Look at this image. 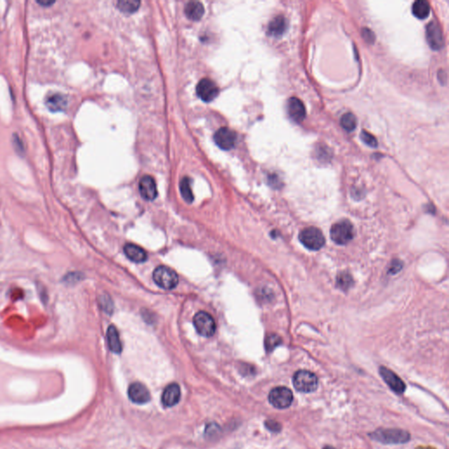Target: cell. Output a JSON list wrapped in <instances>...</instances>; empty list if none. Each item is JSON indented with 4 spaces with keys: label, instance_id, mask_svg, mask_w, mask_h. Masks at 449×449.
Returning a JSON list of instances; mask_svg holds the SVG:
<instances>
[{
    "label": "cell",
    "instance_id": "6da1fadb",
    "mask_svg": "<svg viewBox=\"0 0 449 449\" xmlns=\"http://www.w3.org/2000/svg\"><path fill=\"white\" fill-rule=\"evenodd\" d=\"M330 235L336 244H348L355 236L354 226L348 219L336 222L335 224H332Z\"/></svg>",
    "mask_w": 449,
    "mask_h": 449
},
{
    "label": "cell",
    "instance_id": "7a4b0ae2",
    "mask_svg": "<svg viewBox=\"0 0 449 449\" xmlns=\"http://www.w3.org/2000/svg\"><path fill=\"white\" fill-rule=\"evenodd\" d=\"M371 438L384 444H400L410 439V434L401 429H378L371 434Z\"/></svg>",
    "mask_w": 449,
    "mask_h": 449
},
{
    "label": "cell",
    "instance_id": "3957f363",
    "mask_svg": "<svg viewBox=\"0 0 449 449\" xmlns=\"http://www.w3.org/2000/svg\"><path fill=\"white\" fill-rule=\"evenodd\" d=\"M153 279L164 290H172L178 284V276L175 270L167 266H159L154 270Z\"/></svg>",
    "mask_w": 449,
    "mask_h": 449
},
{
    "label": "cell",
    "instance_id": "277c9868",
    "mask_svg": "<svg viewBox=\"0 0 449 449\" xmlns=\"http://www.w3.org/2000/svg\"><path fill=\"white\" fill-rule=\"evenodd\" d=\"M300 241L310 250H319L325 244V237L319 228H307L300 232Z\"/></svg>",
    "mask_w": 449,
    "mask_h": 449
},
{
    "label": "cell",
    "instance_id": "5b68a950",
    "mask_svg": "<svg viewBox=\"0 0 449 449\" xmlns=\"http://www.w3.org/2000/svg\"><path fill=\"white\" fill-rule=\"evenodd\" d=\"M293 385L296 391L310 393L316 391L318 387V378L310 371H297L293 377Z\"/></svg>",
    "mask_w": 449,
    "mask_h": 449
},
{
    "label": "cell",
    "instance_id": "8992f818",
    "mask_svg": "<svg viewBox=\"0 0 449 449\" xmlns=\"http://www.w3.org/2000/svg\"><path fill=\"white\" fill-rule=\"evenodd\" d=\"M193 324L197 332L204 337H212L216 331L214 319L209 313L199 312L194 316Z\"/></svg>",
    "mask_w": 449,
    "mask_h": 449
},
{
    "label": "cell",
    "instance_id": "52a82bcc",
    "mask_svg": "<svg viewBox=\"0 0 449 449\" xmlns=\"http://www.w3.org/2000/svg\"><path fill=\"white\" fill-rule=\"evenodd\" d=\"M269 400L270 404L277 409H285L290 406L292 403V392L288 388H275L270 391Z\"/></svg>",
    "mask_w": 449,
    "mask_h": 449
},
{
    "label": "cell",
    "instance_id": "ba28073f",
    "mask_svg": "<svg viewBox=\"0 0 449 449\" xmlns=\"http://www.w3.org/2000/svg\"><path fill=\"white\" fill-rule=\"evenodd\" d=\"M237 135L236 133L228 127L219 128L214 134V141L216 145L223 150L233 148L236 144Z\"/></svg>",
    "mask_w": 449,
    "mask_h": 449
},
{
    "label": "cell",
    "instance_id": "9c48e42d",
    "mask_svg": "<svg viewBox=\"0 0 449 449\" xmlns=\"http://www.w3.org/2000/svg\"><path fill=\"white\" fill-rule=\"evenodd\" d=\"M218 93L219 89L211 79H203L197 85V94L203 101H212L218 97Z\"/></svg>",
    "mask_w": 449,
    "mask_h": 449
},
{
    "label": "cell",
    "instance_id": "30bf717a",
    "mask_svg": "<svg viewBox=\"0 0 449 449\" xmlns=\"http://www.w3.org/2000/svg\"><path fill=\"white\" fill-rule=\"evenodd\" d=\"M426 35L428 45L433 50H439L444 47L442 31L435 21H431L427 25Z\"/></svg>",
    "mask_w": 449,
    "mask_h": 449
},
{
    "label": "cell",
    "instance_id": "8fae6325",
    "mask_svg": "<svg viewBox=\"0 0 449 449\" xmlns=\"http://www.w3.org/2000/svg\"><path fill=\"white\" fill-rule=\"evenodd\" d=\"M379 372L384 381L389 385V387L391 388L392 391L397 394L404 393L405 391V384L397 375L390 370L389 368L384 367H381Z\"/></svg>",
    "mask_w": 449,
    "mask_h": 449
},
{
    "label": "cell",
    "instance_id": "7c38bea8",
    "mask_svg": "<svg viewBox=\"0 0 449 449\" xmlns=\"http://www.w3.org/2000/svg\"><path fill=\"white\" fill-rule=\"evenodd\" d=\"M128 396L132 402L136 404H145L150 400L149 391L140 383H134L128 389Z\"/></svg>",
    "mask_w": 449,
    "mask_h": 449
},
{
    "label": "cell",
    "instance_id": "4fadbf2b",
    "mask_svg": "<svg viewBox=\"0 0 449 449\" xmlns=\"http://www.w3.org/2000/svg\"><path fill=\"white\" fill-rule=\"evenodd\" d=\"M139 190L141 197L147 201H152L157 197V183L153 177L148 175L140 179Z\"/></svg>",
    "mask_w": 449,
    "mask_h": 449
},
{
    "label": "cell",
    "instance_id": "5bb4252c",
    "mask_svg": "<svg viewBox=\"0 0 449 449\" xmlns=\"http://www.w3.org/2000/svg\"><path fill=\"white\" fill-rule=\"evenodd\" d=\"M287 110L291 120L296 123L302 122L306 118V107L304 105L303 102L297 98L293 97L289 99L287 104Z\"/></svg>",
    "mask_w": 449,
    "mask_h": 449
},
{
    "label": "cell",
    "instance_id": "9a60e30c",
    "mask_svg": "<svg viewBox=\"0 0 449 449\" xmlns=\"http://www.w3.org/2000/svg\"><path fill=\"white\" fill-rule=\"evenodd\" d=\"M180 397L181 391L179 385L177 384H169L163 391L162 402L165 406L172 407L179 402Z\"/></svg>",
    "mask_w": 449,
    "mask_h": 449
},
{
    "label": "cell",
    "instance_id": "2e32d148",
    "mask_svg": "<svg viewBox=\"0 0 449 449\" xmlns=\"http://www.w3.org/2000/svg\"><path fill=\"white\" fill-rule=\"evenodd\" d=\"M287 26H288V23L284 17L282 15L275 17L269 24L268 33L273 37L280 38L281 36L283 35V33L286 32Z\"/></svg>",
    "mask_w": 449,
    "mask_h": 449
},
{
    "label": "cell",
    "instance_id": "e0dca14e",
    "mask_svg": "<svg viewBox=\"0 0 449 449\" xmlns=\"http://www.w3.org/2000/svg\"><path fill=\"white\" fill-rule=\"evenodd\" d=\"M124 253L129 260L136 264L144 263L147 257L146 251L143 248L132 243H128L124 247Z\"/></svg>",
    "mask_w": 449,
    "mask_h": 449
},
{
    "label": "cell",
    "instance_id": "ac0fdd59",
    "mask_svg": "<svg viewBox=\"0 0 449 449\" xmlns=\"http://www.w3.org/2000/svg\"><path fill=\"white\" fill-rule=\"evenodd\" d=\"M46 104L51 111H62L67 107L68 101L63 95L54 93L47 98Z\"/></svg>",
    "mask_w": 449,
    "mask_h": 449
},
{
    "label": "cell",
    "instance_id": "d6986e66",
    "mask_svg": "<svg viewBox=\"0 0 449 449\" xmlns=\"http://www.w3.org/2000/svg\"><path fill=\"white\" fill-rule=\"evenodd\" d=\"M184 13L189 20L198 21L204 15L205 7L199 1H192L186 5Z\"/></svg>",
    "mask_w": 449,
    "mask_h": 449
},
{
    "label": "cell",
    "instance_id": "ffe728a7",
    "mask_svg": "<svg viewBox=\"0 0 449 449\" xmlns=\"http://www.w3.org/2000/svg\"><path fill=\"white\" fill-rule=\"evenodd\" d=\"M107 342L108 346L111 352H114L115 354H121L122 351V344H121L120 334H119L117 328L114 326H110L108 327Z\"/></svg>",
    "mask_w": 449,
    "mask_h": 449
},
{
    "label": "cell",
    "instance_id": "44dd1931",
    "mask_svg": "<svg viewBox=\"0 0 449 449\" xmlns=\"http://www.w3.org/2000/svg\"><path fill=\"white\" fill-rule=\"evenodd\" d=\"M411 11H413V14L416 18L420 19V20H425L429 16V4L425 0H418L413 5Z\"/></svg>",
    "mask_w": 449,
    "mask_h": 449
},
{
    "label": "cell",
    "instance_id": "7402d4cb",
    "mask_svg": "<svg viewBox=\"0 0 449 449\" xmlns=\"http://www.w3.org/2000/svg\"><path fill=\"white\" fill-rule=\"evenodd\" d=\"M180 192L182 199L188 204L193 202L194 196L192 193V187H191V180L189 177H183L180 182Z\"/></svg>",
    "mask_w": 449,
    "mask_h": 449
},
{
    "label": "cell",
    "instance_id": "603a6c76",
    "mask_svg": "<svg viewBox=\"0 0 449 449\" xmlns=\"http://www.w3.org/2000/svg\"><path fill=\"white\" fill-rule=\"evenodd\" d=\"M140 2L138 0H121L118 1L117 7L121 12L127 13H132L136 12L139 9Z\"/></svg>",
    "mask_w": 449,
    "mask_h": 449
},
{
    "label": "cell",
    "instance_id": "cb8c5ba5",
    "mask_svg": "<svg viewBox=\"0 0 449 449\" xmlns=\"http://www.w3.org/2000/svg\"><path fill=\"white\" fill-rule=\"evenodd\" d=\"M341 125L342 128L347 132H353L357 127V119L354 114L348 113L344 114L341 119Z\"/></svg>",
    "mask_w": 449,
    "mask_h": 449
},
{
    "label": "cell",
    "instance_id": "d4e9b609",
    "mask_svg": "<svg viewBox=\"0 0 449 449\" xmlns=\"http://www.w3.org/2000/svg\"><path fill=\"white\" fill-rule=\"evenodd\" d=\"M336 283H337V286L340 289H342V290H348L352 286L354 282H353V278L349 274L343 272V273L340 274L337 277Z\"/></svg>",
    "mask_w": 449,
    "mask_h": 449
},
{
    "label": "cell",
    "instance_id": "484cf974",
    "mask_svg": "<svg viewBox=\"0 0 449 449\" xmlns=\"http://www.w3.org/2000/svg\"><path fill=\"white\" fill-rule=\"evenodd\" d=\"M281 343V339L277 334H270L265 340V348L268 352H271Z\"/></svg>",
    "mask_w": 449,
    "mask_h": 449
},
{
    "label": "cell",
    "instance_id": "4316f807",
    "mask_svg": "<svg viewBox=\"0 0 449 449\" xmlns=\"http://www.w3.org/2000/svg\"><path fill=\"white\" fill-rule=\"evenodd\" d=\"M361 139L366 145L370 147H377L378 146V140L376 137L369 134L367 131H362L361 134Z\"/></svg>",
    "mask_w": 449,
    "mask_h": 449
},
{
    "label": "cell",
    "instance_id": "83f0119b",
    "mask_svg": "<svg viewBox=\"0 0 449 449\" xmlns=\"http://www.w3.org/2000/svg\"><path fill=\"white\" fill-rule=\"evenodd\" d=\"M83 278L81 273L79 272H70L67 274L65 277H63L62 281L67 284H74V283H79V281Z\"/></svg>",
    "mask_w": 449,
    "mask_h": 449
},
{
    "label": "cell",
    "instance_id": "f1b7e54d",
    "mask_svg": "<svg viewBox=\"0 0 449 449\" xmlns=\"http://www.w3.org/2000/svg\"><path fill=\"white\" fill-rule=\"evenodd\" d=\"M99 304H100V306H101L102 309L104 310V312H106L107 313H111L113 312L114 306H113V303H111L110 296H102L99 298Z\"/></svg>",
    "mask_w": 449,
    "mask_h": 449
},
{
    "label": "cell",
    "instance_id": "f546056e",
    "mask_svg": "<svg viewBox=\"0 0 449 449\" xmlns=\"http://www.w3.org/2000/svg\"><path fill=\"white\" fill-rule=\"evenodd\" d=\"M362 37L368 43H374L375 34L371 30L368 29V28H363L362 30Z\"/></svg>",
    "mask_w": 449,
    "mask_h": 449
},
{
    "label": "cell",
    "instance_id": "4dcf8cb0",
    "mask_svg": "<svg viewBox=\"0 0 449 449\" xmlns=\"http://www.w3.org/2000/svg\"><path fill=\"white\" fill-rule=\"evenodd\" d=\"M265 425H266L268 429L272 431V432H278V431H280L281 426L279 424L277 423V421H274V420H268Z\"/></svg>",
    "mask_w": 449,
    "mask_h": 449
},
{
    "label": "cell",
    "instance_id": "1f68e13d",
    "mask_svg": "<svg viewBox=\"0 0 449 449\" xmlns=\"http://www.w3.org/2000/svg\"><path fill=\"white\" fill-rule=\"evenodd\" d=\"M37 4L42 6V7H49L55 4V1H50V0H40L37 1Z\"/></svg>",
    "mask_w": 449,
    "mask_h": 449
},
{
    "label": "cell",
    "instance_id": "d6a6232c",
    "mask_svg": "<svg viewBox=\"0 0 449 449\" xmlns=\"http://www.w3.org/2000/svg\"><path fill=\"white\" fill-rule=\"evenodd\" d=\"M323 449H335L334 447H332V446H326L324 447Z\"/></svg>",
    "mask_w": 449,
    "mask_h": 449
}]
</instances>
